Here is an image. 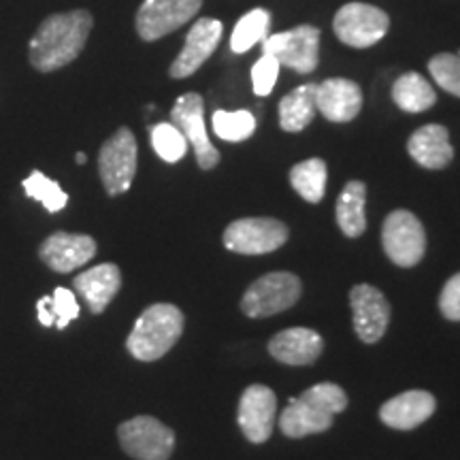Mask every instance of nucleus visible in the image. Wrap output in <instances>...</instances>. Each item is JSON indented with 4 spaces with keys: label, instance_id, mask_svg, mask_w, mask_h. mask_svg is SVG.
<instances>
[{
    "label": "nucleus",
    "instance_id": "1",
    "mask_svg": "<svg viewBox=\"0 0 460 460\" xmlns=\"http://www.w3.org/2000/svg\"><path fill=\"white\" fill-rule=\"evenodd\" d=\"M92 24H94L92 15L82 9L49 15L37 28L28 45L31 65L41 73H51L71 65L88 43Z\"/></svg>",
    "mask_w": 460,
    "mask_h": 460
},
{
    "label": "nucleus",
    "instance_id": "2",
    "mask_svg": "<svg viewBox=\"0 0 460 460\" xmlns=\"http://www.w3.org/2000/svg\"><path fill=\"white\" fill-rule=\"evenodd\" d=\"M348 407V394L337 384H318L288 402L279 416V429L286 437L301 439V437L329 430L335 413H341Z\"/></svg>",
    "mask_w": 460,
    "mask_h": 460
},
{
    "label": "nucleus",
    "instance_id": "3",
    "mask_svg": "<svg viewBox=\"0 0 460 460\" xmlns=\"http://www.w3.org/2000/svg\"><path fill=\"white\" fill-rule=\"evenodd\" d=\"M183 332V314L175 305L156 303L141 314L128 335L126 348L141 362L163 358L180 341Z\"/></svg>",
    "mask_w": 460,
    "mask_h": 460
},
{
    "label": "nucleus",
    "instance_id": "4",
    "mask_svg": "<svg viewBox=\"0 0 460 460\" xmlns=\"http://www.w3.org/2000/svg\"><path fill=\"white\" fill-rule=\"evenodd\" d=\"M301 298V279L295 273H267L247 288L241 309L250 318H269L290 309Z\"/></svg>",
    "mask_w": 460,
    "mask_h": 460
},
{
    "label": "nucleus",
    "instance_id": "5",
    "mask_svg": "<svg viewBox=\"0 0 460 460\" xmlns=\"http://www.w3.org/2000/svg\"><path fill=\"white\" fill-rule=\"evenodd\" d=\"M137 139L128 128L109 137L99 154V172L109 197L128 192L137 175Z\"/></svg>",
    "mask_w": 460,
    "mask_h": 460
},
{
    "label": "nucleus",
    "instance_id": "6",
    "mask_svg": "<svg viewBox=\"0 0 460 460\" xmlns=\"http://www.w3.org/2000/svg\"><path fill=\"white\" fill-rule=\"evenodd\" d=\"M390 17L386 11L365 3H349L337 11L335 28L337 39L349 48L365 49L382 41L386 37Z\"/></svg>",
    "mask_w": 460,
    "mask_h": 460
},
{
    "label": "nucleus",
    "instance_id": "7",
    "mask_svg": "<svg viewBox=\"0 0 460 460\" xmlns=\"http://www.w3.org/2000/svg\"><path fill=\"white\" fill-rule=\"evenodd\" d=\"M118 439L135 460H169L175 447V433L152 416H137L119 424Z\"/></svg>",
    "mask_w": 460,
    "mask_h": 460
},
{
    "label": "nucleus",
    "instance_id": "8",
    "mask_svg": "<svg viewBox=\"0 0 460 460\" xmlns=\"http://www.w3.org/2000/svg\"><path fill=\"white\" fill-rule=\"evenodd\" d=\"M382 243L396 267H416L427 252V234L422 222L405 209H396L386 217L382 230Z\"/></svg>",
    "mask_w": 460,
    "mask_h": 460
},
{
    "label": "nucleus",
    "instance_id": "9",
    "mask_svg": "<svg viewBox=\"0 0 460 460\" xmlns=\"http://www.w3.org/2000/svg\"><path fill=\"white\" fill-rule=\"evenodd\" d=\"M288 241V226L273 217H243L224 233V245L245 256H261L279 250Z\"/></svg>",
    "mask_w": 460,
    "mask_h": 460
},
{
    "label": "nucleus",
    "instance_id": "10",
    "mask_svg": "<svg viewBox=\"0 0 460 460\" xmlns=\"http://www.w3.org/2000/svg\"><path fill=\"white\" fill-rule=\"evenodd\" d=\"M262 49L278 58L281 66L301 75L312 73L320 60V31L315 26H296L264 39Z\"/></svg>",
    "mask_w": 460,
    "mask_h": 460
},
{
    "label": "nucleus",
    "instance_id": "11",
    "mask_svg": "<svg viewBox=\"0 0 460 460\" xmlns=\"http://www.w3.org/2000/svg\"><path fill=\"white\" fill-rule=\"evenodd\" d=\"M171 119L181 130V135L186 137L188 146H192L200 169L209 171L217 166L220 152L214 147V143L209 141V135H207L203 96L197 94V92H188V94L180 96L171 111Z\"/></svg>",
    "mask_w": 460,
    "mask_h": 460
},
{
    "label": "nucleus",
    "instance_id": "12",
    "mask_svg": "<svg viewBox=\"0 0 460 460\" xmlns=\"http://www.w3.org/2000/svg\"><path fill=\"white\" fill-rule=\"evenodd\" d=\"M203 7V0H146L137 11V32L143 41H158L188 24Z\"/></svg>",
    "mask_w": 460,
    "mask_h": 460
},
{
    "label": "nucleus",
    "instance_id": "13",
    "mask_svg": "<svg viewBox=\"0 0 460 460\" xmlns=\"http://www.w3.org/2000/svg\"><path fill=\"white\" fill-rule=\"evenodd\" d=\"M275 416H278V396L271 388L254 384L241 394L237 420L252 444H264L271 437Z\"/></svg>",
    "mask_w": 460,
    "mask_h": 460
},
{
    "label": "nucleus",
    "instance_id": "14",
    "mask_svg": "<svg viewBox=\"0 0 460 460\" xmlns=\"http://www.w3.org/2000/svg\"><path fill=\"white\" fill-rule=\"evenodd\" d=\"M222 22L214 20V17H200V20L194 22V26L190 28L186 37V45H183L181 54L171 65V77L186 79L190 75L197 73L216 51L217 43L222 39Z\"/></svg>",
    "mask_w": 460,
    "mask_h": 460
},
{
    "label": "nucleus",
    "instance_id": "15",
    "mask_svg": "<svg viewBox=\"0 0 460 460\" xmlns=\"http://www.w3.org/2000/svg\"><path fill=\"white\" fill-rule=\"evenodd\" d=\"M354 329L365 343H376L384 337L390 322V305L377 288L360 284L349 292Z\"/></svg>",
    "mask_w": 460,
    "mask_h": 460
},
{
    "label": "nucleus",
    "instance_id": "16",
    "mask_svg": "<svg viewBox=\"0 0 460 460\" xmlns=\"http://www.w3.org/2000/svg\"><path fill=\"white\" fill-rule=\"evenodd\" d=\"M96 254V241L88 234L54 233L43 241L39 256L56 273H71Z\"/></svg>",
    "mask_w": 460,
    "mask_h": 460
},
{
    "label": "nucleus",
    "instance_id": "17",
    "mask_svg": "<svg viewBox=\"0 0 460 460\" xmlns=\"http://www.w3.org/2000/svg\"><path fill=\"white\" fill-rule=\"evenodd\" d=\"M315 107L331 122H352L362 109V90L349 79H326L315 84Z\"/></svg>",
    "mask_w": 460,
    "mask_h": 460
},
{
    "label": "nucleus",
    "instance_id": "18",
    "mask_svg": "<svg viewBox=\"0 0 460 460\" xmlns=\"http://www.w3.org/2000/svg\"><path fill=\"white\" fill-rule=\"evenodd\" d=\"M435 396L427 390H410V393L396 394L379 410V418L390 429L411 430L435 413Z\"/></svg>",
    "mask_w": 460,
    "mask_h": 460
},
{
    "label": "nucleus",
    "instance_id": "19",
    "mask_svg": "<svg viewBox=\"0 0 460 460\" xmlns=\"http://www.w3.org/2000/svg\"><path fill=\"white\" fill-rule=\"evenodd\" d=\"M322 349H324V341L320 332L305 329V326L281 331L269 341V352L284 365H312L320 358Z\"/></svg>",
    "mask_w": 460,
    "mask_h": 460
},
{
    "label": "nucleus",
    "instance_id": "20",
    "mask_svg": "<svg viewBox=\"0 0 460 460\" xmlns=\"http://www.w3.org/2000/svg\"><path fill=\"white\" fill-rule=\"evenodd\" d=\"M410 156L420 166L430 171L446 169L454 158V147L450 143V132L441 124H427L418 128L407 143Z\"/></svg>",
    "mask_w": 460,
    "mask_h": 460
},
{
    "label": "nucleus",
    "instance_id": "21",
    "mask_svg": "<svg viewBox=\"0 0 460 460\" xmlns=\"http://www.w3.org/2000/svg\"><path fill=\"white\" fill-rule=\"evenodd\" d=\"M119 288H122V273H119L118 264L111 262L96 264V267L75 278V290L85 298L92 314L105 312V307L113 301Z\"/></svg>",
    "mask_w": 460,
    "mask_h": 460
},
{
    "label": "nucleus",
    "instance_id": "22",
    "mask_svg": "<svg viewBox=\"0 0 460 460\" xmlns=\"http://www.w3.org/2000/svg\"><path fill=\"white\" fill-rule=\"evenodd\" d=\"M315 107V84H303L279 102V124L286 132H301L312 124Z\"/></svg>",
    "mask_w": 460,
    "mask_h": 460
},
{
    "label": "nucleus",
    "instance_id": "23",
    "mask_svg": "<svg viewBox=\"0 0 460 460\" xmlns=\"http://www.w3.org/2000/svg\"><path fill=\"white\" fill-rule=\"evenodd\" d=\"M367 186L362 181H349L337 200V224L345 237H360L367 228L365 217Z\"/></svg>",
    "mask_w": 460,
    "mask_h": 460
},
{
    "label": "nucleus",
    "instance_id": "24",
    "mask_svg": "<svg viewBox=\"0 0 460 460\" xmlns=\"http://www.w3.org/2000/svg\"><path fill=\"white\" fill-rule=\"evenodd\" d=\"M393 101L407 113H422L437 102V94L420 73H405L393 85Z\"/></svg>",
    "mask_w": 460,
    "mask_h": 460
},
{
    "label": "nucleus",
    "instance_id": "25",
    "mask_svg": "<svg viewBox=\"0 0 460 460\" xmlns=\"http://www.w3.org/2000/svg\"><path fill=\"white\" fill-rule=\"evenodd\" d=\"M326 180H329V169L320 158H309L298 163L290 171V183L307 203H320L324 199Z\"/></svg>",
    "mask_w": 460,
    "mask_h": 460
},
{
    "label": "nucleus",
    "instance_id": "26",
    "mask_svg": "<svg viewBox=\"0 0 460 460\" xmlns=\"http://www.w3.org/2000/svg\"><path fill=\"white\" fill-rule=\"evenodd\" d=\"M269 28H271V13L267 9L250 11L241 17L230 34V49L234 54L250 51L256 43H262L269 37Z\"/></svg>",
    "mask_w": 460,
    "mask_h": 460
},
{
    "label": "nucleus",
    "instance_id": "27",
    "mask_svg": "<svg viewBox=\"0 0 460 460\" xmlns=\"http://www.w3.org/2000/svg\"><path fill=\"white\" fill-rule=\"evenodd\" d=\"M22 186L26 190V197L43 203L49 214H58V211L65 209L68 203L66 192L60 188V183L45 177L41 171H32L31 175L22 181Z\"/></svg>",
    "mask_w": 460,
    "mask_h": 460
},
{
    "label": "nucleus",
    "instance_id": "28",
    "mask_svg": "<svg viewBox=\"0 0 460 460\" xmlns=\"http://www.w3.org/2000/svg\"><path fill=\"white\" fill-rule=\"evenodd\" d=\"M214 132L220 139L239 143L250 139L256 130V118L250 111H216L214 119Z\"/></svg>",
    "mask_w": 460,
    "mask_h": 460
},
{
    "label": "nucleus",
    "instance_id": "29",
    "mask_svg": "<svg viewBox=\"0 0 460 460\" xmlns=\"http://www.w3.org/2000/svg\"><path fill=\"white\" fill-rule=\"evenodd\" d=\"M152 147L164 163H180L188 152V141L175 124L163 122L152 128Z\"/></svg>",
    "mask_w": 460,
    "mask_h": 460
},
{
    "label": "nucleus",
    "instance_id": "30",
    "mask_svg": "<svg viewBox=\"0 0 460 460\" xmlns=\"http://www.w3.org/2000/svg\"><path fill=\"white\" fill-rule=\"evenodd\" d=\"M435 84L454 96H460V56L439 54L429 62Z\"/></svg>",
    "mask_w": 460,
    "mask_h": 460
},
{
    "label": "nucleus",
    "instance_id": "31",
    "mask_svg": "<svg viewBox=\"0 0 460 460\" xmlns=\"http://www.w3.org/2000/svg\"><path fill=\"white\" fill-rule=\"evenodd\" d=\"M281 65L278 58L271 54H262L261 60L252 68V84H254L256 96H269L273 92V85L279 77Z\"/></svg>",
    "mask_w": 460,
    "mask_h": 460
},
{
    "label": "nucleus",
    "instance_id": "32",
    "mask_svg": "<svg viewBox=\"0 0 460 460\" xmlns=\"http://www.w3.org/2000/svg\"><path fill=\"white\" fill-rule=\"evenodd\" d=\"M51 312L56 315V329H66L71 322L79 315V303L71 290L66 288H56L51 295Z\"/></svg>",
    "mask_w": 460,
    "mask_h": 460
},
{
    "label": "nucleus",
    "instance_id": "33",
    "mask_svg": "<svg viewBox=\"0 0 460 460\" xmlns=\"http://www.w3.org/2000/svg\"><path fill=\"white\" fill-rule=\"evenodd\" d=\"M439 309L447 320L460 322V273L447 279L439 296Z\"/></svg>",
    "mask_w": 460,
    "mask_h": 460
},
{
    "label": "nucleus",
    "instance_id": "34",
    "mask_svg": "<svg viewBox=\"0 0 460 460\" xmlns=\"http://www.w3.org/2000/svg\"><path fill=\"white\" fill-rule=\"evenodd\" d=\"M37 315H39V322H41L43 326H54L56 324V315H54V312H51V295L39 298Z\"/></svg>",
    "mask_w": 460,
    "mask_h": 460
},
{
    "label": "nucleus",
    "instance_id": "35",
    "mask_svg": "<svg viewBox=\"0 0 460 460\" xmlns=\"http://www.w3.org/2000/svg\"><path fill=\"white\" fill-rule=\"evenodd\" d=\"M75 160H77V164H85V160H88V158H85L84 152H79L77 156H75Z\"/></svg>",
    "mask_w": 460,
    "mask_h": 460
},
{
    "label": "nucleus",
    "instance_id": "36",
    "mask_svg": "<svg viewBox=\"0 0 460 460\" xmlns=\"http://www.w3.org/2000/svg\"><path fill=\"white\" fill-rule=\"evenodd\" d=\"M458 56H460V51H458Z\"/></svg>",
    "mask_w": 460,
    "mask_h": 460
}]
</instances>
